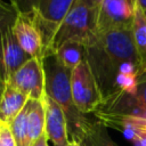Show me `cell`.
Listing matches in <instances>:
<instances>
[{"label": "cell", "instance_id": "8fae6325", "mask_svg": "<svg viewBox=\"0 0 146 146\" xmlns=\"http://www.w3.org/2000/svg\"><path fill=\"white\" fill-rule=\"evenodd\" d=\"M46 103V128L44 131L49 141L54 146H67L70 140L67 121L63 110L59 105L47 95L44 96Z\"/></svg>", "mask_w": 146, "mask_h": 146}, {"label": "cell", "instance_id": "4316f807", "mask_svg": "<svg viewBox=\"0 0 146 146\" xmlns=\"http://www.w3.org/2000/svg\"><path fill=\"white\" fill-rule=\"evenodd\" d=\"M145 16H146V13H145Z\"/></svg>", "mask_w": 146, "mask_h": 146}, {"label": "cell", "instance_id": "83f0119b", "mask_svg": "<svg viewBox=\"0 0 146 146\" xmlns=\"http://www.w3.org/2000/svg\"><path fill=\"white\" fill-rule=\"evenodd\" d=\"M0 146H1V144H0Z\"/></svg>", "mask_w": 146, "mask_h": 146}, {"label": "cell", "instance_id": "4fadbf2b", "mask_svg": "<svg viewBox=\"0 0 146 146\" xmlns=\"http://www.w3.org/2000/svg\"><path fill=\"white\" fill-rule=\"evenodd\" d=\"M46 96V95H44ZM27 131L30 145L38 139L46 128V103L42 99H29L27 102Z\"/></svg>", "mask_w": 146, "mask_h": 146}, {"label": "cell", "instance_id": "7402d4cb", "mask_svg": "<svg viewBox=\"0 0 146 146\" xmlns=\"http://www.w3.org/2000/svg\"><path fill=\"white\" fill-rule=\"evenodd\" d=\"M76 1H79L90 8H99V5L102 2V0H76Z\"/></svg>", "mask_w": 146, "mask_h": 146}, {"label": "cell", "instance_id": "603a6c76", "mask_svg": "<svg viewBox=\"0 0 146 146\" xmlns=\"http://www.w3.org/2000/svg\"><path fill=\"white\" fill-rule=\"evenodd\" d=\"M137 7H139L144 13H146V0H137Z\"/></svg>", "mask_w": 146, "mask_h": 146}, {"label": "cell", "instance_id": "9a60e30c", "mask_svg": "<svg viewBox=\"0 0 146 146\" xmlns=\"http://www.w3.org/2000/svg\"><path fill=\"white\" fill-rule=\"evenodd\" d=\"M131 34L135 48L146 73V16L145 13L137 6L135 8V15L131 25Z\"/></svg>", "mask_w": 146, "mask_h": 146}, {"label": "cell", "instance_id": "ac0fdd59", "mask_svg": "<svg viewBox=\"0 0 146 146\" xmlns=\"http://www.w3.org/2000/svg\"><path fill=\"white\" fill-rule=\"evenodd\" d=\"M17 5L14 1L7 3L0 0V31L13 24L17 14Z\"/></svg>", "mask_w": 146, "mask_h": 146}, {"label": "cell", "instance_id": "e0dca14e", "mask_svg": "<svg viewBox=\"0 0 146 146\" xmlns=\"http://www.w3.org/2000/svg\"><path fill=\"white\" fill-rule=\"evenodd\" d=\"M27 110L29 106L26 103L24 108L9 124V129L11 131L16 146H30L29 131H27Z\"/></svg>", "mask_w": 146, "mask_h": 146}, {"label": "cell", "instance_id": "52a82bcc", "mask_svg": "<svg viewBox=\"0 0 146 146\" xmlns=\"http://www.w3.org/2000/svg\"><path fill=\"white\" fill-rule=\"evenodd\" d=\"M7 84L19 90L30 99H42L46 95L42 58H30L11 75Z\"/></svg>", "mask_w": 146, "mask_h": 146}, {"label": "cell", "instance_id": "ffe728a7", "mask_svg": "<svg viewBox=\"0 0 146 146\" xmlns=\"http://www.w3.org/2000/svg\"><path fill=\"white\" fill-rule=\"evenodd\" d=\"M0 144L1 146H16L9 125L0 123Z\"/></svg>", "mask_w": 146, "mask_h": 146}, {"label": "cell", "instance_id": "2e32d148", "mask_svg": "<svg viewBox=\"0 0 146 146\" xmlns=\"http://www.w3.org/2000/svg\"><path fill=\"white\" fill-rule=\"evenodd\" d=\"M78 143L80 146H119L99 121L92 122Z\"/></svg>", "mask_w": 146, "mask_h": 146}, {"label": "cell", "instance_id": "8992f818", "mask_svg": "<svg viewBox=\"0 0 146 146\" xmlns=\"http://www.w3.org/2000/svg\"><path fill=\"white\" fill-rule=\"evenodd\" d=\"M11 29L18 44L30 57H43V35L31 10L17 9V14L13 22Z\"/></svg>", "mask_w": 146, "mask_h": 146}, {"label": "cell", "instance_id": "d6986e66", "mask_svg": "<svg viewBox=\"0 0 146 146\" xmlns=\"http://www.w3.org/2000/svg\"><path fill=\"white\" fill-rule=\"evenodd\" d=\"M133 95H135L137 102L143 107V110L146 112V73L144 75H141L140 79L138 80L136 91Z\"/></svg>", "mask_w": 146, "mask_h": 146}, {"label": "cell", "instance_id": "cb8c5ba5", "mask_svg": "<svg viewBox=\"0 0 146 146\" xmlns=\"http://www.w3.org/2000/svg\"><path fill=\"white\" fill-rule=\"evenodd\" d=\"M5 86H6V83L1 80V78H0V98H1V96H2V92H3V90H5Z\"/></svg>", "mask_w": 146, "mask_h": 146}, {"label": "cell", "instance_id": "3957f363", "mask_svg": "<svg viewBox=\"0 0 146 146\" xmlns=\"http://www.w3.org/2000/svg\"><path fill=\"white\" fill-rule=\"evenodd\" d=\"M98 35V8H90L76 1L56 30L47 52H54L67 41H78L87 47Z\"/></svg>", "mask_w": 146, "mask_h": 146}, {"label": "cell", "instance_id": "5bb4252c", "mask_svg": "<svg viewBox=\"0 0 146 146\" xmlns=\"http://www.w3.org/2000/svg\"><path fill=\"white\" fill-rule=\"evenodd\" d=\"M59 63L72 71L82 62L87 60V46L78 41H67L60 44L55 51Z\"/></svg>", "mask_w": 146, "mask_h": 146}, {"label": "cell", "instance_id": "d4e9b609", "mask_svg": "<svg viewBox=\"0 0 146 146\" xmlns=\"http://www.w3.org/2000/svg\"><path fill=\"white\" fill-rule=\"evenodd\" d=\"M67 146H80V145H79V143H78L76 140H72V139H71Z\"/></svg>", "mask_w": 146, "mask_h": 146}, {"label": "cell", "instance_id": "44dd1931", "mask_svg": "<svg viewBox=\"0 0 146 146\" xmlns=\"http://www.w3.org/2000/svg\"><path fill=\"white\" fill-rule=\"evenodd\" d=\"M48 141H49V139H48V137H47V133H46V131L38 138V139H35L30 146H48Z\"/></svg>", "mask_w": 146, "mask_h": 146}, {"label": "cell", "instance_id": "9c48e42d", "mask_svg": "<svg viewBox=\"0 0 146 146\" xmlns=\"http://www.w3.org/2000/svg\"><path fill=\"white\" fill-rule=\"evenodd\" d=\"M11 25L0 31V78L5 83L9 81L11 75L21 66L32 58L18 44Z\"/></svg>", "mask_w": 146, "mask_h": 146}, {"label": "cell", "instance_id": "7c38bea8", "mask_svg": "<svg viewBox=\"0 0 146 146\" xmlns=\"http://www.w3.org/2000/svg\"><path fill=\"white\" fill-rule=\"evenodd\" d=\"M29 99L26 95L6 83L0 98V123L9 125L24 108Z\"/></svg>", "mask_w": 146, "mask_h": 146}, {"label": "cell", "instance_id": "ba28073f", "mask_svg": "<svg viewBox=\"0 0 146 146\" xmlns=\"http://www.w3.org/2000/svg\"><path fill=\"white\" fill-rule=\"evenodd\" d=\"M135 8L128 0H102L98 8V33L131 30Z\"/></svg>", "mask_w": 146, "mask_h": 146}, {"label": "cell", "instance_id": "277c9868", "mask_svg": "<svg viewBox=\"0 0 146 146\" xmlns=\"http://www.w3.org/2000/svg\"><path fill=\"white\" fill-rule=\"evenodd\" d=\"M71 92L73 103L80 113L87 115L100 107L103 97L87 60L71 71Z\"/></svg>", "mask_w": 146, "mask_h": 146}, {"label": "cell", "instance_id": "6da1fadb", "mask_svg": "<svg viewBox=\"0 0 146 146\" xmlns=\"http://www.w3.org/2000/svg\"><path fill=\"white\" fill-rule=\"evenodd\" d=\"M87 62L103 102L120 94L133 95L138 80L145 74L131 30L98 33L97 39L87 47Z\"/></svg>", "mask_w": 146, "mask_h": 146}, {"label": "cell", "instance_id": "7a4b0ae2", "mask_svg": "<svg viewBox=\"0 0 146 146\" xmlns=\"http://www.w3.org/2000/svg\"><path fill=\"white\" fill-rule=\"evenodd\" d=\"M44 72V91L48 97L55 100L63 110L68 136L72 140L79 141L86 130L92 123L84 114L75 107L71 92V71L64 67L55 52H47L42 57Z\"/></svg>", "mask_w": 146, "mask_h": 146}, {"label": "cell", "instance_id": "30bf717a", "mask_svg": "<svg viewBox=\"0 0 146 146\" xmlns=\"http://www.w3.org/2000/svg\"><path fill=\"white\" fill-rule=\"evenodd\" d=\"M95 116L106 128L122 131L123 135L132 141L133 146H146V119L98 111L95 112Z\"/></svg>", "mask_w": 146, "mask_h": 146}, {"label": "cell", "instance_id": "484cf974", "mask_svg": "<svg viewBox=\"0 0 146 146\" xmlns=\"http://www.w3.org/2000/svg\"><path fill=\"white\" fill-rule=\"evenodd\" d=\"M128 2L133 7V8H136V5H137V0H128Z\"/></svg>", "mask_w": 146, "mask_h": 146}, {"label": "cell", "instance_id": "5b68a950", "mask_svg": "<svg viewBox=\"0 0 146 146\" xmlns=\"http://www.w3.org/2000/svg\"><path fill=\"white\" fill-rule=\"evenodd\" d=\"M76 0H30V6L21 10H31L38 22L44 41V52L59 24L75 5ZM44 55V54H43Z\"/></svg>", "mask_w": 146, "mask_h": 146}]
</instances>
